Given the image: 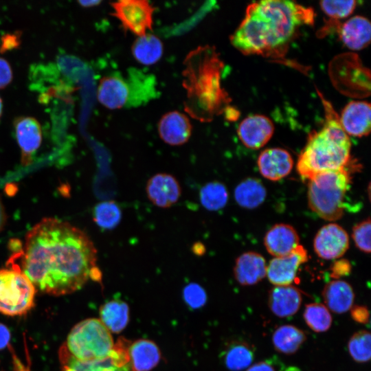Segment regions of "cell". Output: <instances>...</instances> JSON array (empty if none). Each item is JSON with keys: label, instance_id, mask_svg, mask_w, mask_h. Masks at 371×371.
I'll list each match as a JSON object with an SVG mask.
<instances>
[{"label": "cell", "instance_id": "cell-41", "mask_svg": "<svg viewBox=\"0 0 371 371\" xmlns=\"http://www.w3.org/2000/svg\"><path fill=\"white\" fill-rule=\"evenodd\" d=\"M10 334L8 328L0 324V349H2L8 345Z\"/></svg>", "mask_w": 371, "mask_h": 371}, {"label": "cell", "instance_id": "cell-10", "mask_svg": "<svg viewBox=\"0 0 371 371\" xmlns=\"http://www.w3.org/2000/svg\"><path fill=\"white\" fill-rule=\"evenodd\" d=\"M349 236L346 231L334 223L322 227L313 240L315 254L324 260L341 258L349 248Z\"/></svg>", "mask_w": 371, "mask_h": 371}, {"label": "cell", "instance_id": "cell-9", "mask_svg": "<svg viewBox=\"0 0 371 371\" xmlns=\"http://www.w3.org/2000/svg\"><path fill=\"white\" fill-rule=\"evenodd\" d=\"M113 15L123 27L137 36L152 30L154 8L146 0H122L111 3Z\"/></svg>", "mask_w": 371, "mask_h": 371}, {"label": "cell", "instance_id": "cell-27", "mask_svg": "<svg viewBox=\"0 0 371 371\" xmlns=\"http://www.w3.org/2000/svg\"><path fill=\"white\" fill-rule=\"evenodd\" d=\"M305 333L297 327L285 324L279 326L272 335V344L279 352L285 355L295 353L306 341Z\"/></svg>", "mask_w": 371, "mask_h": 371}, {"label": "cell", "instance_id": "cell-7", "mask_svg": "<svg viewBox=\"0 0 371 371\" xmlns=\"http://www.w3.org/2000/svg\"><path fill=\"white\" fill-rule=\"evenodd\" d=\"M36 288L17 265L0 269V313L21 315L34 306Z\"/></svg>", "mask_w": 371, "mask_h": 371}, {"label": "cell", "instance_id": "cell-31", "mask_svg": "<svg viewBox=\"0 0 371 371\" xmlns=\"http://www.w3.org/2000/svg\"><path fill=\"white\" fill-rule=\"evenodd\" d=\"M122 212L115 201H105L95 205L93 218L95 224L102 229L111 230L120 223Z\"/></svg>", "mask_w": 371, "mask_h": 371}, {"label": "cell", "instance_id": "cell-11", "mask_svg": "<svg viewBox=\"0 0 371 371\" xmlns=\"http://www.w3.org/2000/svg\"><path fill=\"white\" fill-rule=\"evenodd\" d=\"M307 260V251L300 245L288 255L271 260L267 265L266 276L274 286L290 285L295 280L300 267Z\"/></svg>", "mask_w": 371, "mask_h": 371}, {"label": "cell", "instance_id": "cell-4", "mask_svg": "<svg viewBox=\"0 0 371 371\" xmlns=\"http://www.w3.org/2000/svg\"><path fill=\"white\" fill-rule=\"evenodd\" d=\"M322 99L325 122L321 129L310 133L296 165L298 174L308 180L321 172L346 168L351 159L350 139L331 104Z\"/></svg>", "mask_w": 371, "mask_h": 371}, {"label": "cell", "instance_id": "cell-12", "mask_svg": "<svg viewBox=\"0 0 371 371\" xmlns=\"http://www.w3.org/2000/svg\"><path fill=\"white\" fill-rule=\"evenodd\" d=\"M15 137L21 150L23 166L32 163L42 142V130L38 121L32 117L21 116L14 121Z\"/></svg>", "mask_w": 371, "mask_h": 371}, {"label": "cell", "instance_id": "cell-17", "mask_svg": "<svg viewBox=\"0 0 371 371\" xmlns=\"http://www.w3.org/2000/svg\"><path fill=\"white\" fill-rule=\"evenodd\" d=\"M192 129L188 117L177 111L164 114L158 123V133L161 139L171 146L186 143L191 136Z\"/></svg>", "mask_w": 371, "mask_h": 371}, {"label": "cell", "instance_id": "cell-35", "mask_svg": "<svg viewBox=\"0 0 371 371\" xmlns=\"http://www.w3.org/2000/svg\"><path fill=\"white\" fill-rule=\"evenodd\" d=\"M370 219H365L356 224L352 232V237L356 247L364 253H370Z\"/></svg>", "mask_w": 371, "mask_h": 371}, {"label": "cell", "instance_id": "cell-45", "mask_svg": "<svg viewBox=\"0 0 371 371\" xmlns=\"http://www.w3.org/2000/svg\"><path fill=\"white\" fill-rule=\"evenodd\" d=\"M14 366L16 371H29V369L26 368L16 357H14Z\"/></svg>", "mask_w": 371, "mask_h": 371}, {"label": "cell", "instance_id": "cell-6", "mask_svg": "<svg viewBox=\"0 0 371 371\" xmlns=\"http://www.w3.org/2000/svg\"><path fill=\"white\" fill-rule=\"evenodd\" d=\"M114 345L111 332L100 319L91 318L71 329L63 346L76 359L86 361L107 356Z\"/></svg>", "mask_w": 371, "mask_h": 371}, {"label": "cell", "instance_id": "cell-25", "mask_svg": "<svg viewBox=\"0 0 371 371\" xmlns=\"http://www.w3.org/2000/svg\"><path fill=\"white\" fill-rule=\"evenodd\" d=\"M131 52L138 63L152 65L161 59L164 52L163 43L157 36L146 33L137 36L132 45Z\"/></svg>", "mask_w": 371, "mask_h": 371}, {"label": "cell", "instance_id": "cell-46", "mask_svg": "<svg viewBox=\"0 0 371 371\" xmlns=\"http://www.w3.org/2000/svg\"><path fill=\"white\" fill-rule=\"evenodd\" d=\"M285 371H302L300 368H297V367H293V366H291V367H289L287 368Z\"/></svg>", "mask_w": 371, "mask_h": 371}, {"label": "cell", "instance_id": "cell-34", "mask_svg": "<svg viewBox=\"0 0 371 371\" xmlns=\"http://www.w3.org/2000/svg\"><path fill=\"white\" fill-rule=\"evenodd\" d=\"M356 1L326 0L319 2L322 11L329 17V23H337L350 16L356 8Z\"/></svg>", "mask_w": 371, "mask_h": 371}, {"label": "cell", "instance_id": "cell-33", "mask_svg": "<svg viewBox=\"0 0 371 371\" xmlns=\"http://www.w3.org/2000/svg\"><path fill=\"white\" fill-rule=\"evenodd\" d=\"M348 352L356 362L366 363L371 357V335L363 330L356 332L348 343Z\"/></svg>", "mask_w": 371, "mask_h": 371}, {"label": "cell", "instance_id": "cell-32", "mask_svg": "<svg viewBox=\"0 0 371 371\" xmlns=\"http://www.w3.org/2000/svg\"><path fill=\"white\" fill-rule=\"evenodd\" d=\"M303 316L307 326L317 333L327 331L332 324L333 319L329 310L320 303L306 304Z\"/></svg>", "mask_w": 371, "mask_h": 371}, {"label": "cell", "instance_id": "cell-23", "mask_svg": "<svg viewBox=\"0 0 371 371\" xmlns=\"http://www.w3.org/2000/svg\"><path fill=\"white\" fill-rule=\"evenodd\" d=\"M127 84L120 78L105 76L99 83L97 98L101 104L109 109L122 108L128 99Z\"/></svg>", "mask_w": 371, "mask_h": 371}, {"label": "cell", "instance_id": "cell-42", "mask_svg": "<svg viewBox=\"0 0 371 371\" xmlns=\"http://www.w3.org/2000/svg\"><path fill=\"white\" fill-rule=\"evenodd\" d=\"M191 249L192 252L199 256H203L206 251L205 245L201 242L194 243Z\"/></svg>", "mask_w": 371, "mask_h": 371}, {"label": "cell", "instance_id": "cell-38", "mask_svg": "<svg viewBox=\"0 0 371 371\" xmlns=\"http://www.w3.org/2000/svg\"><path fill=\"white\" fill-rule=\"evenodd\" d=\"M12 69L10 63L0 57V89L6 87L12 82Z\"/></svg>", "mask_w": 371, "mask_h": 371}, {"label": "cell", "instance_id": "cell-3", "mask_svg": "<svg viewBox=\"0 0 371 371\" xmlns=\"http://www.w3.org/2000/svg\"><path fill=\"white\" fill-rule=\"evenodd\" d=\"M223 63L215 48L199 46L183 61L182 85L186 91L183 107L192 118L210 122L223 113L230 99L221 85Z\"/></svg>", "mask_w": 371, "mask_h": 371}, {"label": "cell", "instance_id": "cell-26", "mask_svg": "<svg viewBox=\"0 0 371 371\" xmlns=\"http://www.w3.org/2000/svg\"><path fill=\"white\" fill-rule=\"evenodd\" d=\"M267 190L262 183L256 178H247L235 188L234 199L236 203L245 209H254L265 200Z\"/></svg>", "mask_w": 371, "mask_h": 371}, {"label": "cell", "instance_id": "cell-2", "mask_svg": "<svg viewBox=\"0 0 371 371\" xmlns=\"http://www.w3.org/2000/svg\"><path fill=\"white\" fill-rule=\"evenodd\" d=\"M313 21V9L294 1L253 2L230 41L243 54L272 56L284 50L300 26Z\"/></svg>", "mask_w": 371, "mask_h": 371}, {"label": "cell", "instance_id": "cell-20", "mask_svg": "<svg viewBox=\"0 0 371 371\" xmlns=\"http://www.w3.org/2000/svg\"><path fill=\"white\" fill-rule=\"evenodd\" d=\"M266 273L265 259L257 252H245L235 261L234 276L240 285H254L260 282L266 276Z\"/></svg>", "mask_w": 371, "mask_h": 371}, {"label": "cell", "instance_id": "cell-28", "mask_svg": "<svg viewBox=\"0 0 371 371\" xmlns=\"http://www.w3.org/2000/svg\"><path fill=\"white\" fill-rule=\"evenodd\" d=\"M100 321L109 331L120 332L128 321V307L125 302L112 300L100 309Z\"/></svg>", "mask_w": 371, "mask_h": 371}, {"label": "cell", "instance_id": "cell-13", "mask_svg": "<svg viewBox=\"0 0 371 371\" xmlns=\"http://www.w3.org/2000/svg\"><path fill=\"white\" fill-rule=\"evenodd\" d=\"M146 192L149 201L160 208H168L179 201L181 187L178 180L168 173H157L147 181Z\"/></svg>", "mask_w": 371, "mask_h": 371}, {"label": "cell", "instance_id": "cell-5", "mask_svg": "<svg viewBox=\"0 0 371 371\" xmlns=\"http://www.w3.org/2000/svg\"><path fill=\"white\" fill-rule=\"evenodd\" d=\"M350 182V173L346 167L315 175L308 180L309 207L324 220L333 221L341 218Z\"/></svg>", "mask_w": 371, "mask_h": 371}, {"label": "cell", "instance_id": "cell-29", "mask_svg": "<svg viewBox=\"0 0 371 371\" xmlns=\"http://www.w3.org/2000/svg\"><path fill=\"white\" fill-rule=\"evenodd\" d=\"M254 358V350L245 341H235L225 350L224 362L232 371H241L248 368Z\"/></svg>", "mask_w": 371, "mask_h": 371}, {"label": "cell", "instance_id": "cell-22", "mask_svg": "<svg viewBox=\"0 0 371 371\" xmlns=\"http://www.w3.org/2000/svg\"><path fill=\"white\" fill-rule=\"evenodd\" d=\"M322 297L328 310L341 314L352 308L355 293L349 283L341 280H334L325 285Z\"/></svg>", "mask_w": 371, "mask_h": 371}, {"label": "cell", "instance_id": "cell-40", "mask_svg": "<svg viewBox=\"0 0 371 371\" xmlns=\"http://www.w3.org/2000/svg\"><path fill=\"white\" fill-rule=\"evenodd\" d=\"M246 371H276L273 366L267 361H260L250 366Z\"/></svg>", "mask_w": 371, "mask_h": 371}, {"label": "cell", "instance_id": "cell-30", "mask_svg": "<svg viewBox=\"0 0 371 371\" xmlns=\"http://www.w3.org/2000/svg\"><path fill=\"white\" fill-rule=\"evenodd\" d=\"M228 198L226 186L218 181L205 183L199 191L201 204L210 211H217L223 208L227 203Z\"/></svg>", "mask_w": 371, "mask_h": 371}, {"label": "cell", "instance_id": "cell-43", "mask_svg": "<svg viewBox=\"0 0 371 371\" xmlns=\"http://www.w3.org/2000/svg\"><path fill=\"white\" fill-rule=\"evenodd\" d=\"M7 221V215L5 207L0 197V233L3 229Z\"/></svg>", "mask_w": 371, "mask_h": 371}, {"label": "cell", "instance_id": "cell-36", "mask_svg": "<svg viewBox=\"0 0 371 371\" xmlns=\"http://www.w3.org/2000/svg\"><path fill=\"white\" fill-rule=\"evenodd\" d=\"M183 295L186 302L192 307L202 306L206 300L204 289L195 283H191L185 287Z\"/></svg>", "mask_w": 371, "mask_h": 371}, {"label": "cell", "instance_id": "cell-19", "mask_svg": "<svg viewBox=\"0 0 371 371\" xmlns=\"http://www.w3.org/2000/svg\"><path fill=\"white\" fill-rule=\"evenodd\" d=\"M335 27L337 28L339 38L344 45L350 49H363L370 42V22L363 16L350 17L344 23H337Z\"/></svg>", "mask_w": 371, "mask_h": 371}, {"label": "cell", "instance_id": "cell-39", "mask_svg": "<svg viewBox=\"0 0 371 371\" xmlns=\"http://www.w3.org/2000/svg\"><path fill=\"white\" fill-rule=\"evenodd\" d=\"M352 318L359 324H366L370 320V313L365 306L355 305L350 308Z\"/></svg>", "mask_w": 371, "mask_h": 371}, {"label": "cell", "instance_id": "cell-1", "mask_svg": "<svg viewBox=\"0 0 371 371\" xmlns=\"http://www.w3.org/2000/svg\"><path fill=\"white\" fill-rule=\"evenodd\" d=\"M20 269L41 291L70 294L89 280L100 281L97 250L88 235L70 223L45 218L26 234Z\"/></svg>", "mask_w": 371, "mask_h": 371}, {"label": "cell", "instance_id": "cell-16", "mask_svg": "<svg viewBox=\"0 0 371 371\" xmlns=\"http://www.w3.org/2000/svg\"><path fill=\"white\" fill-rule=\"evenodd\" d=\"M257 163L262 176L273 181L286 177L293 166L291 154L280 148H269L262 150Z\"/></svg>", "mask_w": 371, "mask_h": 371}, {"label": "cell", "instance_id": "cell-18", "mask_svg": "<svg viewBox=\"0 0 371 371\" xmlns=\"http://www.w3.org/2000/svg\"><path fill=\"white\" fill-rule=\"evenodd\" d=\"M264 245L268 253L276 258L288 255L300 244L299 235L293 226L278 223L266 233Z\"/></svg>", "mask_w": 371, "mask_h": 371}, {"label": "cell", "instance_id": "cell-21", "mask_svg": "<svg viewBox=\"0 0 371 371\" xmlns=\"http://www.w3.org/2000/svg\"><path fill=\"white\" fill-rule=\"evenodd\" d=\"M302 301L300 290L291 284L273 286L268 295V305L277 317H286L295 314Z\"/></svg>", "mask_w": 371, "mask_h": 371}, {"label": "cell", "instance_id": "cell-44", "mask_svg": "<svg viewBox=\"0 0 371 371\" xmlns=\"http://www.w3.org/2000/svg\"><path fill=\"white\" fill-rule=\"evenodd\" d=\"M100 1H79L78 3L81 6L83 7H92L95 6L100 3Z\"/></svg>", "mask_w": 371, "mask_h": 371}, {"label": "cell", "instance_id": "cell-24", "mask_svg": "<svg viewBox=\"0 0 371 371\" xmlns=\"http://www.w3.org/2000/svg\"><path fill=\"white\" fill-rule=\"evenodd\" d=\"M128 355L136 371H148L159 363L161 355L157 345L149 340L141 339L129 344Z\"/></svg>", "mask_w": 371, "mask_h": 371}, {"label": "cell", "instance_id": "cell-14", "mask_svg": "<svg viewBox=\"0 0 371 371\" xmlns=\"http://www.w3.org/2000/svg\"><path fill=\"white\" fill-rule=\"evenodd\" d=\"M274 125L268 117L255 114L245 117L237 129L238 138L245 146L250 149L263 147L271 139Z\"/></svg>", "mask_w": 371, "mask_h": 371}, {"label": "cell", "instance_id": "cell-15", "mask_svg": "<svg viewBox=\"0 0 371 371\" xmlns=\"http://www.w3.org/2000/svg\"><path fill=\"white\" fill-rule=\"evenodd\" d=\"M340 124L349 136L368 135L371 128L370 104L366 101H351L345 106L339 117Z\"/></svg>", "mask_w": 371, "mask_h": 371}, {"label": "cell", "instance_id": "cell-47", "mask_svg": "<svg viewBox=\"0 0 371 371\" xmlns=\"http://www.w3.org/2000/svg\"><path fill=\"white\" fill-rule=\"evenodd\" d=\"M2 111H3V102H2V100L0 97V119L1 117V115H2Z\"/></svg>", "mask_w": 371, "mask_h": 371}, {"label": "cell", "instance_id": "cell-37", "mask_svg": "<svg viewBox=\"0 0 371 371\" xmlns=\"http://www.w3.org/2000/svg\"><path fill=\"white\" fill-rule=\"evenodd\" d=\"M351 265L346 259L337 260L330 267V276L335 279L348 276L351 272Z\"/></svg>", "mask_w": 371, "mask_h": 371}, {"label": "cell", "instance_id": "cell-8", "mask_svg": "<svg viewBox=\"0 0 371 371\" xmlns=\"http://www.w3.org/2000/svg\"><path fill=\"white\" fill-rule=\"evenodd\" d=\"M130 342L119 339L107 356L93 360L82 361L71 356L63 346L59 358L63 371H136L129 358Z\"/></svg>", "mask_w": 371, "mask_h": 371}]
</instances>
